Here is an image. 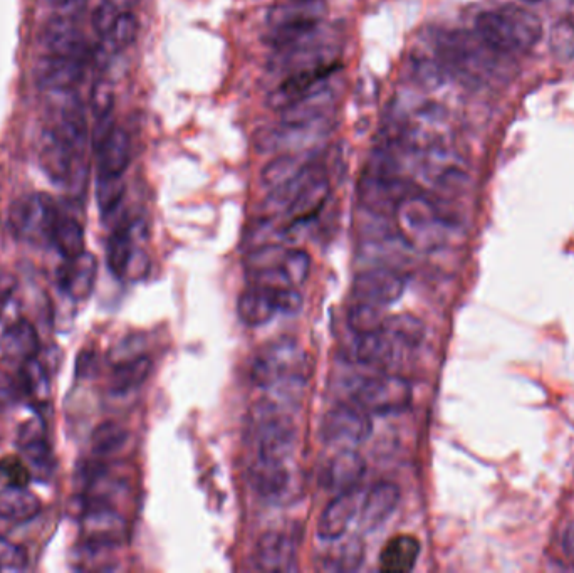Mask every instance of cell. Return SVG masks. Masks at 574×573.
I'll return each instance as SVG.
<instances>
[{
    "instance_id": "1f68e13d",
    "label": "cell",
    "mask_w": 574,
    "mask_h": 573,
    "mask_svg": "<svg viewBox=\"0 0 574 573\" xmlns=\"http://www.w3.org/2000/svg\"><path fill=\"white\" fill-rule=\"evenodd\" d=\"M475 34L494 53L504 56L516 53L509 27L499 11L482 12L475 21Z\"/></svg>"
},
{
    "instance_id": "60d3db41",
    "label": "cell",
    "mask_w": 574,
    "mask_h": 573,
    "mask_svg": "<svg viewBox=\"0 0 574 573\" xmlns=\"http://www.w3.org/2000/svg\"><path fill=\"white\" fill-rule=\"evenodd\" d=\"M125 180L123 175H98L96 182V200L103 214H111L118 209L125 197Z\"/></svg>"
},
{
    "instance_id": "ffe728a7",
    "label": "cell",
    "mask_w": 574,
    "mask_h": 573,
    "mask_svg": "<svg viewBox=\"0 0 574 573\" xmlns=\"http://www.w3.org/2000/svg\"><path fill=\"white\" fill-rule=\"evenodd\" d=\"M324 0H281L267 12L266 29L323 22Z\"/></svg>"
},
{
    "instance_id": "603a6c76",
    "label": "cell",
    "mask_w": 574,
    "mask_h": 573,
    "mask_svg": "<svg viewBox=\"0 0 574 573\" xmlns=\"http://www.w3.org/2000/svg\"><path fill=\"white\" fill-rule=\"evenodd\" d=\"M499 12L509 27L516 53H528L541 41L543 22L533 11L511 4V6L502 7Z\"/></svg>"
},
{
    "instance_id": "484cf974",
    "label": "cell",
    "mask_w": 574,
    "mask_h": 573,
    "mask_svg": "<svg viewBox=\"0 0 574 573\" xmlns=\"http://www.w3.org/2000/svg\"><path fill=\"white\" fill-rule=\"evenodd\" d=\"M398 345L383 328L376 332L358 335L353 357L356 362L368 365V367L385 368L392 365Z\"/></svg>"
},
{
    "instance_id": "5bb4252c",
    "label": "cell",
    "mask_w": 574,
    "mask_h": 573,
    "mask_svg": "<svg viewBox=\"0 0 574 573\" xmlns=\"http://www.w3.org/2000/svg\"><path fill=\"white\" fill-rule=\"evenodd\" d=\"M81 59L49 54L36 66V83L42 91L74 90L84 76Z\"/></svg>"
},
{
    "instance_id": "e575fe53",
    "label": "cell",
    "mask_w": 574,
    "mask_h": 573,
    "mask_svg": "<svg viewBox=\"0 0 574 573\" xmlns=\"http://www.w3.org/2000/svg\"><path fill=\"white\" fill-rule=\"evenodd\" d=\"M51 244L64 259L76 258L86 251L83 226L73 217L59 216L53 229Z\"/></svg>"
},
{
    "instance_id": "277c9868",
    "label": "cell",
    "mask_w": 574,
    "mask_h": 573,
    "mask_svg": "<svg viewBox=\"0 0 574 573\" xmlns=\"http://www.w3.org/2000/svg\"><path fill=\"white\" fill-rule=\"evenodd\" d=\"M58 217V207L46 194L24 195L12 204L9 212L14 234L32 244L51 242Z\"/></svg>"
},
{
    "instance_id": "ba28073f",
    "label": "cell",
    "mask_w": 574,
    "mask_h": 573,
    "mask_svg": "<svg viewBox=\"0 0 574 573\" xmlns=\"http://www.w3.org/2000/svg\"><path fill=\"white\" fill-rule=\"evenodd\" d=\"M415 194L412 185L398 175L368 174L363 175L358 185V197L361 206L376 216L395 214L405 197Z\"/></svg>"
},
{
    "instance_id": "3957f363",
    "label": "cell",
    "mask_w": 574,
    "mask_h": 573,
    "mask_svg": "<svg viewBox=\"0 0 574 573\" xmlns=\"http://www.w3.org/2000/svg\"><path fill=\"white\" fill-rule=\"evenodd\" d=\"M413 389L400 375L380 374L368 377L358 384L353 394L355 404L368 414L393 416L402 414L412 405Z\"/></svg>"
},
{
    "instance_id": "8d00e7d4",
    "label": "cell",
    "mask_w": 574,
    "mask_h": 573,
    "mask_svg": "<svg viewBox=\"0 0 574 573\" xmlns=\"http://www.w3.org/2000/svg\"><path fill=\"white\" fill-rule=\"evenodd\" d=\"M398 347L415 348L422 342L423 325L412 315L387 316L381 326Z\"/></svg>"
},
{
    "instance_id": "db71d44e",
    "label": "cell",
    "mask_w": 574,
    "mask_h": 573,
    "mask_svg": "<svg viewBox=\"0 0 574 573\" xmlns=\"http://www.w3.org/2000/svg\"><path fill=\"white\" fill-rule=\"evenodd\" d=\"M566 550L574 558V525L569 526V530L566 531Z\"/></svg>"
},
{
    "instance_id": "2e32d148",
    "label": "cell",
    "mask_w": 574,
    "mask_h": 573,
    "mask_svg": "<svg viewBox=\"0 0 574 573\" xmlns=\"http://www.w3.org/2000/svg\"><path fill=\"white\" fill-rule=\"evenodd\" d=\"M360 506V495L355 489L343 491L329 501L318 520V537L336 542L345 535Z\"/></svg>"
},
{
    "instance_id": "f5cc1de1",
    "label": "cell",
    "mask_w": 574,
    "mask_h": 573,
    "mask_svg": "<svg viewBox=\"0 0 574 573\" xmlns=\"http://www.w3.org/2000/svg\"><path fill=\"white\" fill-rule=\"evenodd\" d=\"M16 281L12 276H0V321L4 320L14 306Z\"/></svg>"
},
{
    "instance_id": "d590c367",
    "label": "cell",
    "mask_w": 574,
    "mask_h": 573,
    "mask_svg": "<svg viewBox=\"0 0 574 573\" xmlns=\"http://www.w3.org/2000/svg\"><path fill=\"white\" fill-rule=\"evenodd\" d=\"M19 385L32 399L37 402H46L51 395V382H49L46 365L37 357L22 362Z\"/></svg>"
},
{
    "instance_id": "7c38bea8",
    "label": "cell",
    "mask_w": 574,
    "mask_h": 573,
    "mask_svg": "<svg viewBox=\"0 0 574 573\" xmlns=\"http://www.w3.org/2000/svg\"><path fill=\"white\" fill-rule=\"evenodd\" d=\"M125 520L110 505L86 506L83 515V531L86 543L94 547L108 548L118 545L125 535Z\"/></svg>"
},
{
    "instance_id": "c3c4849f",
    "label": "cell",
    "mask_w": 574,
    "mask_h": 573,
    "mask_svg": "<svg viewBox=\"0 0 574 573\" xmlns=\"http://www.w3.org/2000/svg\"><path fill=\"white\" fill-rule=\"evenodd\" d=\"M120 14L118 4H115L113 0L101 2L100 6L94 9L93 17H91V24H93L96 34L105 39L110 34L113 26H115L116 19L120 17Z\"/></svg>"
},
{
    "instance_id": "6da1fadb",
    "label": "cell",
    "mask_w": 574,
    "mask_h": 573,
    "mask_svg": "<svg viewBox=\"0 0 574 573\" xmlns=\"http://www.w3.org/2000/svg\"><path fill=\"white\" fill-rule=\"evenodd\" d=\"M393 216L400 237L417 251H435L447 241L449 221L428 197L408 195Z\"/></svg>"
},
{
    "instance_id": "30bf717a",
    "label": "cell",
    "mask_w": 574,
    "mask_h": 573,
    "mask_svg": "<svg viewBox=\"0 0 574 573\" xmlns=\"http://www.w3.org/2000/svg\"><path fill=\"white\" fill-rule=\"evenodd\" d=\"M338 68H340V64L334 63L287 74V78L267 98V105L272 110H284L287 106L296 103L299 98L308 95L309 91L326 85L329 78L338 71Z\"/></svg>"
},
{
    "instance_id": "83f0119b",
    "label": "cell",
    "mask_w": 574,
    "mask_h": 573,
    "mask_svg": "<svg viewBox=\"0 0 574 573\" xmlns=\"http://www.w3.org/2000/svg\"><path fill=\"white\" fill-rule=\"evenodd\" d=\"M249 481L257 495L266 500H274L277 496L284 495V491L291 483V473L286 463L256 459V463L252 464L249 471Z\"/></svg>"
},
{
    "instance_id": "7a4b0ae2",
    "label": "cell",
    "mask_w": 574,
    "mask_h": 573,
    "mask_svg": "<svg viewBox=\"0 0 574 573\" xmlns=\"http://www.w3.org/2000/svg\"><path fill=\"white\" fill-rule=\"evenodd\" d=\"M309 374V357L293 337L266 343L251 365V380L257 387L272 389L287 382H301Z\"/></svg>"
},
{
    "instance_id": "7402d4cb",
    "label": "cell",
    "mask_w": 574,
    "mask_h": 573,
    "mask_svg": "<svg viewBox=\"0 0 574 573\" xmlns=\"http://www.w3.org/2000/svg\"><path fill=\"white\" fill-rule=\"evenodd\" d=\"M41 340L32 323L22 318L11 321L0 337V353L12 362H26L39 357Z\"/></svg>"
},
{
    "instance_id": "4fadbf2b",
    "label": "cell",
    "mask_w": 574,
    "mask_h": 573,
    "mask_svg": "<svg viewBox=\"0 0 574 573\" xmlns=\"http://www.w3.org/2000/svg\"><path fill=\"white\" fill-rule=\"evenodd\" d=\"M41 43L49 54L64 58L86 61L91 54V49L78 26L64 17H56L47 22L41 32Z\"/></svg>"
},
{
    "instance_id": "9c48e42d",
    "label": "cell",
    "mask_w": 574,
    "mask_h": 573,
    "mask_svg": "<svg viewBox=\"0 0 574 573\" xmlns=\"http://www.w3.org/2000/svg\"><path fill=\"white\" fill-rule=\"evenodd\" d=\"M405 286V278L395 269H366L353 281V298L361 303L387 308L402 298Z\"/></svg>"
},
{
    "instance_id": "ab89813d",
    "label": "cell",
    "mask_w": 574,
    "mask_h": 573,
    "mask_svg": "<svg viewBox=\"0 0 574 573\" xmlns=\"http://www.w3.org/2000/svg\"><path fill=\"white\" fill-rule=\"evenodd\" d=\"M385 320H387V316L383 313L381 306L361 303V301H356L348 313V325L356 335L380 330Z\"/></svg>"
},
{
    "instance_id": "5b68a950",
    "label": "cell",
    "mask_w": 574,
    "mask_h": 573,
    "mask_svg": "<svg viewBox=\"0 0 574 573\" xmlns=\"http://www.w3.org/2000/svg\"><path fill=\"white\" fill-rule=\"evenodd\" d=\"M261 411L257 416V459L287 463L298 441L294 421L271 404H262Z\"/></svg>"
},
{
    "instance_id": "4316f807",
    "label": "cell",
    "mask_w": 574,
    "mask_h": 573,
    "mask_svg": "<svg viewBox=\"0 0 574 573\" xmlns=\"http://www.w3.org/2000/svg\"><path fill=\"white\" fill-rule=\"evenodd\" d=\"M420 552L422 545L418 542V538L412 535H397L385 543L378 562L383 572L408 573L417 565Z\"/></svg>"
},
{
    "instance_id": "6f0895ef",
    "label": "cell",
    "mask_w": 574,
    "mask_h": 573,
    "mask_svg": "<svg viewBox=\"0 0 574 573\" xmlns=\"http://www.w3.org/2000/svg\"><path fill=\"white\" fill-rule=\"evenodd\" d=\"M571 2H573V4H574V0H571Z\"/></svg>"
},
{
    "instance_id": "d6986e66",
    "label": "cell",
    "mask_w": 574,
    "mask_h": 573,
    "mask_svg": "<svg viewBox=\"0 0 574 573\" xmlns=\"http://www.w3.org/2000/svg\"><path fill=\"white\" fill-rule=\"evenodd\" d=\"M365 473V458L360 453L353 451L351 447H346L329 461L328 466L324 468L321 481L329 491L343 493V491L355 489Z\"/></svg>"
},
{
    "instance_id": "52a82bcc",
    "label": "cell",
    "mask_w": 574,
    "mask_h": 573,
    "mask_svg": "<svg viewBox=\"0 0 574 573\" xmlns=\"http://www.w3.org/2000/svg\"><path fill=\"white\" fill-rule=\"evenodd\" d=\"M328 133V120L313 123H284L259 130L256 147L259 152H308L316 140Z\"/></svg>"
},
{
    "instance_id": "44dd1931",
    "label": "cell",
    "mask_w": 574,
    "mask_h": 573,
    "mask_svg": "<svg viewBox=\"0 0 574 573\" xmlns=\"http://www.w3.org/2000/svg\"><path fill=\"white\" fill-rule=\"evenodd\" d=\"M400 503V488L397 484L376 483L368 491L360 511V525L365 531H373L380 528L385 521L397 510Z\"/></svg>"
},
{
    "instance_id": "816d5d0a",
    "label": "cell",
    "mask_w": 574,
    "mask_h": 573,
    "mask_svg": "<svg viewBox=\"0 0 574 573\" xmlns=\"http://www.w3.org/2000/svg\"><path fill=\"white\" fill-rule=\"evenodd\" d=\"M141 355V338L140 337H128L123 340V342L116 345L115 350L111 352V362L121 363L126 362V360H131V358L140 357Z\"/></svg>"
},
{
    "instance_id": "9f6ffc18",
    "label": "cell",
    "mask_w": 574,
    "mask_h": 573,
    "mask_svg": "<svg viewBox=\"0 0 574 573\" xmlns=\"http://www.w3.org/2000/svg\"><path fill=\"white\" fill-rule=\"evenodd\" d=\"M524 2H529V4H536V2H541V0H524Z\"/></svg>"
},
{
    "instance_id": "4dcf8cb0",
    "label": "cell",
    "mask_w": 574,
    "mask_h": 573,
    "mask_svg": "<svg viewBox=\"0 0 574 573\" xmlns=\"http://www.w3.org/2000/svg\"><path fill=\"white\" fill-rule=\"evenodd\" d=\"M41 513V500L27 488L6 486L0 489V518L26 523Z\"/></svg>"
},
{
    "instance_id": "681fc988",
    "label": "cell",
    "mask_w": 574,
    "mask_h": 573,
    "mask_svg": "<svg viewBox=\"0 0 574 573\" xmlns=\"http://www.w3.org/2000/svg\"><path fill=\"white\" fill-rule=\"evenodd\" d=\"M27 555L16 543L9 542L7 538L0 537V568H24Z\"/></svg>"
},
{
    "instance_id": "f907efd6",
    "label": "cell",
    "mask_w": 574,
    "mask_h": 573,
    "mask_svg": "<svg viewBox=\"0 0 574 573\" xmlns=\"http://www.w3.org/2000/svg\"><path fill=\"white\" fill-rule=\"evenodd\" d=\"M46 439V424L41 417H34V419H29L22 424L19 436H17V446L26 447L29 444H34V442L46 441Z\"/></svg>"
},
{
    "instance_id": "f546056e",
    "label": "cell",
    "mask_w": 574,
    "mask_h": 573,
    "mask_svg": "<svg viewBox=\"0 0 574 573\" xmlns=\"http://www.w3.org/2000/svg\"><path fill=\"white\" fill-rule=\"evenodd\" d=\"M131 226L118 227L106 244V263L116 278L126 279L130 273L131 264L135 261L140 249L135 246V231Z\"/></svg>"
},
{
    "instance_id": "11a10c76",
    "label": "cell",
    "mask_w": 574,
    "mask_h": 573,
    "mask_svg": "<svg viewBox=\"0 0 574 573\" xmlns=\"http://www.w3.org/2000/svg\"><path fill=\"white\" fill-rule=\"evenodd\" d=\"M51 6L66 7L71 6V4H76L79 0H47Z\"/></svg>"
},
{
    "instance_id": "9a60e30c",
    "label": "cell",
    "mask_w": 574,
    "mask_h": 573,
    "mask_svg": "<svg viewBox=\"0 0 574 573\" xmlns=\"http://www.w3.org/2000/svg\"><path fill=\"white\" fill-rule=\"evenodd\" d=\"M296 542L291 535L282 531H269L259 540L256 548L257 567L264 572H294L296 563Z\"/></svg>"
},
{
    "instance_id": "7dc6e473",
    "label": "cell",
    "mask_w": 574,
    "mask_h": 573,
    "mask_svg": "<svg viewBox=\"0 0 574 573\" xmlns=\"http://www.w3.org/2000/svg\"><path fill=\"white\" fill-rule=\"evenodd\" d=\"M89 105H91V111L96 116V120L105 118V116L113 113V108H115V88H113L108 79H100V81L94 83Z\"/></svg>"
},
{
    "instance_id": "74e56055",
    "label": "cell",
    "mask_w": 574,
    "mask_h": 573,
    "mask_svg": "<svg viewBox=\"0 0 574 573\" xmlns=\"http://www.w3.org/2000/svg\"><path fill=\"white\" fill-rule=\"evenodd\" d=\"M128 437L130 434L118 422H103L91 434V449L98 456H111L125 447Z\"/></svg>"
},
{
    "instance_id": "f6af8a7d",
    "label": "cell",
    "mask_w": 574,
    "mask_h": 573,
    "mask_svg": "<svg viewBox=\"0 0 574 573\" xmlns=\"http://www.w3.org/2000/svg\"><path fill=\"white\" fill-rule=\"evenodd\" d=\"M284 274H286L287 281L293 286H301V284L309 278L311 273V256H309L303 249H287L286 259H284Z\"/></svg>"
},
{
    "instance_id": "ee69618b",
    "label": "cell",
    "mask_w": 574,
    "mask_h": 573,
    "mask_svg": "<svg viewBox=\"0 0 574 573\" xmlns=\"http://www.w3.org/2000/svg\"><path fill=\"white\" fill-rule=\"evenodd\" d=\"M32 469L24 459L16 454H9L0 458V478L6 481L7 486H19L27 488V484L32 481Z\"/></svg>"
},
{
    "instance_id": "f1b7e54d",
    "label": "cell",
    "mask_w": 574,
    "mask_h": 573,
    "mask_svg": "<svg viewBox=\"0 0 574 573\" xmlns=\"http://www.w3.org/2000/svg\"><path fill=\"white\" fill-rule=\"evenodd\" d=\"M98 152V175H123L131 160V140L123 128H115L101 143Z\"/></svg>"
},
{
    "instance_id": "ac0fdd59",
    "label": "cell",
    "mask_w": 574,
    "mask_h": 573,
    "mask_svg": "<svg viewBox=\"0 0 574 573\" xmlns=\"http://www.w3.org/2000/svg\"><path fill=\"white\" fill-rule=\"evenodd\" d=\"M329 195L328 177L321 170L318 175H314L304 189L299 192L293 204L289 206L284 217H286V231H291L293 227L301 226L304 222L311 221L318 216L323 209Z\"/></svg>"
},
{
    "instance_id": "cb8c5ba5",
    "label": "cell",
    "mask_w": 574,
    "mask_h": 573,
    "mask_svg": "<svg viewBox=\"0 0 574 573\" xmlns=\"http://www.w3.org/2000/svg\"><path fill=\"white\" fill-rule=\"evenodd\" d=\"M277 288H266L251 284L242 291L237 301V313L247 326H262L269 323L279 313L276 301Z\"/></svg>"
},
{
    "instance_id": "8992f818",
    "label": "cell",
    "mask_w": 574,
    "mask_h": 573,
    "mask_svg": "<svg viewBox=\"0 0 574 573\" xmlns=\"http://www.w3.org/2000/svg\"><path fill=\"white\" fill-rule=\"evenodd\" d=\"M373 432V422L358 404H340L326 414L321 427L324 442L333 446L353 447L365 442Z\"/></svg>"
},
{
    "instance_id": "f35d334b",
    "label": "cell",
    "mask_w": 574,
    "mask_h": 573,
    "mask_svg": "<svg viewBox=\"0 0 574 573\" xmlns=\"http://www.w3.org/2000/svg\"><path fill=\"white\" fill-rule=\"evenodd\" d=\"M363 558H365L363 543L358 538H353L326 555L323 568L329 572H353L356 568H360Z\"/></svg>"
},
{
    "instance_id": "bcb514c9",
    "label": "cell",
    "mask_w": 574,
    "mask_h": 573,
    "mask_svg": "<svg viewBox=\"0 0 574 573\" xmlns=\"http://www.w3.org/2000/svg\"><path fill=\"white\" fill-rule=\"evenodd\" d=\"M445 71L447 69L444 64L434 59L418 58L413 61V76L428 90H435L444 85Z\"/></svg>"
},
{
    "instance_id": "d6a6232c",
    "label": "cell",
    "mask_w": 574,
    "mask_h": 573,
    "mask_svg": "<svg viewBox=\"0 0 574 573\" xmlns=\"http://www.w3.org/2000/svg\"><path fill=\"white\" fill-rule=\"evenodd\" d=\"M308 152H282L281 155H277L262 169V184L269 189H274L294 179L301 170L306 169L309 163L313 162Z\"/></svg>"
},
{
    "instance_id": "836d02e7",
    "label": "cell",
    "mask_w": 574,
    "mask_h": 573,
    "mask_svg": "<svg viewBox=\"0 0 574 573\" xmlns=\"http://www.w3.org/2000/svg\"><path fill=\"white\" fill-rule=\"evenodd\" d=\"M152 368V358H148L147 355L116 363L111 374V390L115 394L123 395L138 389L150 377Z\"/></svg>"
},
{
    "instance_id": "7bdbcfd3",
    "label": "cell",
    "mask_w": 574,
    "mask_h": 573,
    "mask_svg": "<svg viewBox=\"0 0 574 573\" xmlns=\"http://www.w3.org/2000/svg\"><path fill=\"white\" fill-rule=\"evenodd\" d=\"M549 48L554 58L563 63L574 59V22L561 19L554 24L549 34Z\"/></svg>"
},
{
    "instance_id": "e0dca14e",
    "label": "cell",
    "mask_w": 574,
    "mask_h": 573,
    "mask_svg": "<svg viewBox=\"0 0 574 573\" xmlns=\"http://www.w3.org/2000/svg\"><path fill=\"white\" fill-rule=\"evenodd\" d=\"M96 276H98V261L93 254L84 251L76 258L66 259V263L59 271V284L61 290L71 300H88L93 293Z\"/></svg>"
},
{
    "instance_id": "d4e9b609",
    "label": "cell",
    "mask_w": 574,
    "mask_h": 573,
    "mask_svg": "<svg viewBox=\"0 0 574 573\" xmlns=\"http://www.w3.org/2000/svg\"><path fill=\"white\" fill-rule=\"evenodd\" d=\"M334 108V93L328 83L309 91L308 95L299 98L296 103L281 111L284 123H313L328 120L329 111Z\"/></svg>"
},
{
    "instance_id": "8fae6325",
    "label": "cell",
    "mask_w": 574,
    "mask_h": 573,
    "mask_svg": "<svg viewBox=\"0 0 574 573\" xmlns=\"http://www.w3.org/2000/svg\"><path fill=\"white\" fill-rule=\"evenodd\" d=\"M37 158L44 174L56 184H64L71 179L76 153L53 128H47L41 133L37 142Z\"/></svg>"
},
{
    "instance_id": "b9f144b4",
    "label": "cell",
    "mask_w": 574,
    "mask_h": 573,
    "mask_svg": "<svg viewBox=\"0 0 574 573\" xmlns=\"http://www.w3.org/2000/svg\"><path fill=\"white\" fill-rule=\"evenodd\" d=\"M138 31H140V24L135 14L121 12L110 34L105 37V41L111 51H123L135 43Z\"/></svg>"
}]
</instances>
